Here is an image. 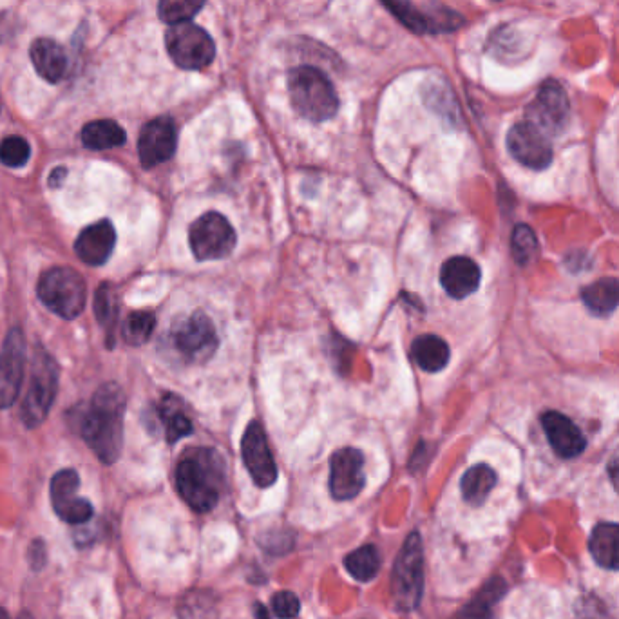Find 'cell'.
<instances>
[{
  "label": "cell",
  "instance_id": "1",
  "mask_svg": "<svg viewBox=\"0 0 619 619\" xmlns=\"http://www.w3.org/2000/svg\"><path fill=\"white\" fill-rule=\"evenodd\" d=\"M125 393L115 382L96 390L82 422L80 433L104 464H115L124 446Z\"/></svg>",
  "mask_w": 619,
  "mask_h": 619
},
{
  "label": "cell",
  "instance_id": "2",
  "mask_svg": "<svg viewBox=\"0 0 619 619\" xmlns=\"http://www.w3.org/2000/svg\"><path fill=\"white\" fill-rule=\"evenodd\" d=\"M223 469V460L214 449L187 451L176 467V487L185 504L196 513L212 511L220 502Z\"/></svg>",
  "mask_w": 619,
  "mask_h": 619
},
{
  "label": "cell",
  "instance_id": "3",
  "mask_svg": "<svg viewBox=\"0 0 619 619\" xmlns=\"http://www.w3.org/2000/svg\"><path fill=\"white\" fill-rule=\"evenodd\" d=\"M288 93L297 113L310 122H326L339 109L332 82L317 67L301 66L290 71Z\"/></svg>",
  "mask_w": 619,
  "mask_h": 619
},
{
  "label": "cell",
  "instance_id": "4",
  "mask_svg": "<svg viewBox=\"0 0 619 619\" xmlns=\"http://www.w3.org/2000/svg\"><path fill=\"white\" fill-rule=\"evenodd\" d=\"M424 592V551L419 533H410L400 547L391 572V600L399 612L419 607Z\"/></svg>",
  "mask_w": 619,
  "mask_h": 619
},
{
  "label": "cell",
  "instance_id": "5",
  "mask_svg": "<svg viewBox=\"0 0 619 619\" xmlns=\"http://www.w3.org/2000/svg\"><path fill=\"white\" fill-rule=\"evenodd\" d=\"M37 292L40 301L62 319H75L86 308V281L73 268H49L40 276Z\"/></svg>",
  "mask_w": 619,
  "mask_h": 619
},
{
  "label": "cell",
  "instance_id": "6",
  "mask_svg": "<svg viewBox=\"0 0 619 619\" xmlns=\"http://www.w3.org/2000/svg\"><path fill=\"white\" fill-rule=\"evenodd\" d=\"M58 390V370L46 352L35 353L29 373V386L22 400L20 417L28 428H37L48 417Z\"/></svg>",
  "mask_w": 619,
  "mask_h": 619
},
{
  "label": "cell",
  "instance_id": "7",
  "mask_svg": "<svg viewBox=\"0 0 619 619\" xmlns=\"http://www.w3.org/2000/svg\"><path fill=\"white\" fill-rule=\"evenodd\" d=\"M236 243V230L220 212H205L189 229V245L198 261L227 258L236 248Z\"/></svg>",
  "mask_w": 619,
  "mask_h": 619
},
{
  "label": "cell",
  "instance_id": "8",
  "mask_svg": "<svg viewBox=\"0 0 619 619\" xmlns=\"http://www.w3.org/2000/svg\"><path fill=\"white\" fill-rule=\"evenodd\" d=\"M165 46L172 62L189 71L209 66L216 55V46L209 33L191 22L171 26L165 35Z\"/></svg>",
  "mask_w": 619,
  "mask_h": 619
},
{
  "label": "cell",
  "instance_id": "9",
  "mask_svg": "<svg viewBox=\"0 0 619 619\" xmlns=\"http://www.w3.org/2000/svg\"><path fill=\"white\" fill-rule=\"evenodd\" d=\"M171 339L181 359L191 364L209 361L220 344L214 324L203 312L181 317L180 321L172 326Z\"/></svg>",
  "mask_w": 619,
  "mask_h": 619
},
{
  "label": "cell",
  "instance_id": "10",
  "mask_svg": "<svg viewBox=\"0 0 619 619\" xmlns=\"http://www.w3.org/2000/svg\"><path fill=\"white\" fill-rule=\"evenodd\" d=\"M507 149L516 162L543 171L553 162V147L547 134L531 122L513 125L507 134Z\"/></svg>",
  "mask_w": 619,
  "mask_h": 619
},
{
  "label": "cell",
  "instance_id": "11",
  "mask_svg": "<svg viewBox=\"0 0 619 619\" xmlns=\"http://www.w3.org/2000/svg\"><path fill=\"white\" fill-rule=\"evenodd\" d=\"M80 477L75 469L58 471L51 480V504L60 520L66 524L82 525L93 518V505L86 498L78 496Z\"/></svg>",
  "mask_w": 619,
  "mask_h": 619
},
{
  "label": "cell",
  "instance_id": "12",
  "mask_svg": "<svg viewBox=\"0 0 619 619\" xmlns=\"http://www.w3.org/2000/svg\"><path fill=\"white\" fill-rule=\"evenodd\" d=\"M241 457L247 467L248 475L258 487H270L276 484L277 466L268 446L267 433L258 420L248 424L241 439Z\"/></svg>",
  "mask_w": 619,
  "mask_h": 619
},
{
  "label": "cell",
  "instance_id": "13",
  "mask_svg": "<svg viewBox=\"0 0 619 619\" xmlns=\"http://www.w3.org/2000/svg\"><path fill=\"white\" fill-rule=\"evenodd\" d=\"M527 113H529L527 122L536 125L543 133H562L571 115V105L565 95V89L554 80L545 82Z\"/></svg>",
  "mask_w": 619,
  "mask_h": 619
},
{
  "label": "cell",
  "instance_id": "14",
  "mask_svg": "<svg viewBox=\"0 0 619 619\" xmlns=\"http://www.w3.org/2000/svg\"><path fill=\"white\" fill-rule=\"evenodd\" d=\"M366 486L364 455L355 448L337 449L330 458V493L335 500L346 502L359 496Z\"/></svg>",
  "mask_w": 619,
  "mask_h": 619
},
{
  "label": "cell",
  "instance_id": "15",
  "mask_svg": "<svg viewBox=\"0 0 619 619\" xmlns=\"http://www.w3.org/2000/svg\"><path fill=\"white\" fill-rule=\"evenodd\" d=\"M26 366V344L20 330H11L0 352V408H10L19 397Z\"/></svg>",
  "mask_w": 619,
  "mask_h": 619
},
{
  "label": "cell",
  "instance_id": "16",
  "mask_svg": "<svg viewBox=\"0 0 619 619\" xmlns=\"http://www.w3.org/2000/svg\"><path fill=\"white\" fill-rule=\"evenodd\" d=\"M176 143H178V134H176V125L171 118L162 116L143 125L140 140H138V154H140L143 167L151 169V167L171 160L172 154L176 151Z\"/></svg>",
  "mask_w": 619,
  "mask_h": 619
},
{
  "label": "cell",
  "instance_id": "17",
  "mask_svg": "<svg viewBox=\"0 0 619 619\" xmlns=\"http://www.w3.org/2000/svg\"><path fill=\"white\" fill-rule=\"evenodd\" d=\"M542 426L551 448L558 457H578L587 448V440L583 437L581 429L569 417L558 411L543 413Z\"/></svg>",
  "mask_w": 619,
  "mask_h": 619
},
{
  "label": "cell",
  "instance_id": "18",
  "mask_svg": "<svg viewBox=\"0 0 619 619\" xmlns=\"http://www.w3.org/2000/svg\"><path fill=\"white\" fill-rule=\"evenodd\" d=\"M116 245V230L111 221H96L80 232L75 250L80 261L91 267L104 265Z\"/></svg>",
  "mask_w": 619,
  "mask_h": 619
},
{
  "label": "cell",
  "instance_id": "19",
  "mask_svg": "<svg viewBox=\"0 0 619 619\" xmlns=\"http://www.w3.org/2000/svg\"><path fill=\"white\" fill-rule=\"evenodd\" d=\"M482 272L473 259L457 256L440 268V285L453 299H466L475 294L480 286Z\"/></svg>",
  "mask_w": 619,
  "mask_h": 619
},
{
  "label": "cell",
  "instance_id": "20",
  "mask_svg": "<svg viewBox=\"0 0 619 619\" xmlns=\"http://www.w3.org/2000/svg\"><path fill=\"white\" fill-rule=\"evenodd\" d=\"M31 62L40 77L51 84L60 82L67 71V55L55 40L39 39L31 44Z\"/></svg>",
  "mask_w": 619,
  "mask_h": 619
},
{
  "label": "cell",
  "instance_id": "21",
  "mask_svg": "<svg viewBox=\"0 0 619 619\" xmlns=\"http://www.w3.org/2000/svg\"><path fill=\"white\" fill-rule=\"evenodd\" d=\"M158 419L165 431V439L169 440L171 444L178 442V440L191 435L192 420L189 417V413L185 410V404L178 395H163L162 402L158 404Z\"/></svg>",
  "mask_w": 619,
  "mask_h": 619
},
{
  "label": "cell",
  "instance_id": "22",
  "mask_svg": "<svg viewBox=\"0 0 619 619\" xmlns=\"http://www.w3.org/2000/svg\"><path fill=\"white\" fill-rule=\"evenodd\" d=\"M594 562L603 569L619 571V524H598L589 538Z\"/></svg>",
  "mask_w": 619,
  "mask_h": 619
},
{
  "label": "cell",
  "instance_id": "23",
  "mask_svg": "<svg viewBox=\"0 0 619 619\" xmlns=\"http://www.w3.org/2000/svg\"><path fill=\"white\" fill-rule=\"evenodd\" d=\"M413 361L426 373L442 372L448 366L449 346L439 335H419L411 344Z\"/></svg>",
  "mask_w": 619,
  "mask_h": 619
},
{
  "label": "cell",
  "instance_id": "24",
  "mask_svg": "<svg viewBox=\"0 0 619 619\" xmlns=\"http://www.w3.org/2000/svg\"><path fill=\"white\" fill-rule=\"evenodd\" d=\"M581 299L594 315L605 317L612 314L619 305V279H598L596 283L583 288Z\"/></svg>",
  "mask_w": 619,
  "mask_h": 619
},
{
  "label": "cell",
  "instance_id": "25",
  "mask_svg": "<svg viewBox=\"0 0 619 619\" xmlns=\"http://www.w3.org/2000/svg\"><path fill=\"white\" fill-rule=\"evenodd\" d=\"M496 486V473L493 467L487 464H477V466L469 467L464 477L460 480V489L462 496L469 505H482L487 500V496L491 495V491Z\"/></svg>",
  "mask_w": 619,
  "mask_h": 619
},
{
  "label": "cell",
  "instance_id": "26",
  "mask_svg": "<svg viewBox=\"0 0 619 619\" xmlns=\"http://www.w3.org/2000/svg\"><path fill=\"white\" fill-rule=\"evenodd\" d=\"M127 136L113 120H96L82 129V143L91 151H107L124 145Z\"/></svg>",
  "mask_w": 619,
  "mask_h": 619
},
{
  "label": "cell",
  "instance_id": "27",
  "mask_svg": "<svg viewBox=\"0 0 619 619\" xmlns=\"http://www.w3.org/2000/svg\"><path fill=\"white\" fill-rule=\"evenodd\" d=\"M505 594V583L500 578L489 581L464 609L458 612L457 619H493V605Z\"/></svg>",
  "mask_w": 619,
  "mask_h": 619
},
{
  "label": "cell",
  "instance_id": "28",
  "mask_svg": "<svg viewBox=\"0 0 619 619\" xmlns=\"http://www.w3.org/2000/svg\"><path fill=\"white\" fill-rule=\"evenodd\" d=\"M344 567L357 581H370L381 569V554L375 545H362L344 558Z\"/></svg>",
  "mask_w": 619,
  "mask_h": 619
},
{
  "label": "cell",
  "instance_id": "29",
  "mask_svg": "<svg viewBox=\"0 0 619 619\" xmlns=\"http://www.w3.org/2000/svg\"><path fill=\"white\" fill-rule=\"evenodd\" d=\"M156 326V317L153 312H134L125 319L122 326V335L125 343L131 346H142L151 339Z\"/></svg>",
  "mask_w": 619,
  "mask_h": 619
},
{
  "label": "cell",
  "instance_id": "30",
  "mask_svg": "<svg viewBox=\"0 0 619 619\" xmlns=\"http://www.w3.org/2000/svg\"><path fill=\"white\" fill-rule=\"evenodd\" d=\"M205 6V0H160L158 2V15L160 19L174 26L189 20Z\"/></svg>",
  "mask_w": 619,
  "mask_h": 619
},
{
  "label": "cell",
  "instance_id": "31",
  "mask_svg": "<svg viewBox=\"0 0 619 619\" xmlns=\"http://www.w3.org/2000/svg\"><path fill=\"white\" fill-rule=\"evenodd\" d=\"M511 248H513V256L518 265L522 267L529 265L538 252V241H536L533 229L527 225H516L513 230V239H511Z\"/></svg>",
  "mask_w": 619,
  "mask_h": 619
},
{
  "label": "cell",
  "instance_id": "32",
  "mask_svg": "<svg viewBox=\"0 0 619 619\" xmlns=\"http://www.w3.org/2000/svg\"><path fill=\"white\" fill-rule=\"evenodd\" d=\"M95 314L98 323L107 328V332L111 334L116 323V315H118L116 296L111 286L102 285L98 288L95 297Z\"/></svg>",
  "mask_w": 619,
  "mask_h": 619
},
{
  "label": "cell",
  "instance_id": "33",
  "mask_svg": "<svg viewBox=\"0 0 619 619\" xmlns=\"http://www.w3.org/2000/svg\"><path fill=\"white\" fill-rule=\"evenodd\" d=\"M31 156L29 143L20 136H10L0 142V162L6 167H22L26 165Z\"/></svg>",
  "mask_w": 619,
  "mask_h": 619
},
{
  "label": "cell",
  "instance_id": "34",
  "mask_svg": "<svg viewBox=\"0 0 619 619\" xmlns=\"http://www.w3.org/2000/svg\"><path fill=\"white\" fill-rule=\"evenodd\" d=\"M397 19L413 31H428L431 28L429 20L415 10L408 0H382Z\"/></svg>",
  "mask_w": 619,
  "mask_h": 619
},
{
  "label": "cell",
  "instance_id": "35",
  "mask_svg": "<svg viewBox=\"0 0 619 619\" xmlns=\"http://www.w3.org/2000/svg\"><path fill=\"white\" fill-rule=\"evenodd\" d=\"M272 610L279 619H294L299 616L301 601L294 592L281 591L272 598Z\"/></svg>",
  "mask_w": 619,
  "mask_h": 619
},
{
  "label": "cell",
  "instance_id": "36",
  "mask_svg": "<svg viewBox=\"0 0 619 619\" xmlns=\"http://www.w3.org/2000/svg\"><path fill=\"white\" fill-rule=\"evenodd\" d=\"M609 477L612 480L614 487L618 489L619 493V449L614 453V457L610 460L609 464Z\"/></svg>",
  "mask_w": 619,
  "mask_h": 619
},
{
  "label": "cell",
  "instance_id": "37",
  "mask_svg": "<svg viewBox=\"0 0 619 619\" xmlns=\"http://www.w3.org/2000/svg\"><path fill=\"white\" fill-rule=\"evenodd\" d=\"M256 618L270 619V616H268L267 607H263L261 603H258V605H256Z\"/></svg>",
  "mask_w": 619,
  "mask_h": 619
},
{
  "label": "cell",
  "instance_id": "38",
  "mask_svg": "<svg viewBox=\"0 0 619 619\" xmlns=\"http://www.w3.org/2000/svg\"><path fill=\"white\" fill-rule=\"evenodd\" d=\"M0 619H10V616L6 614V610L2 609V607H0Z\"/></svg>",
  "mask_w": 619,
  "mask_h": 619
}]
</instances>
